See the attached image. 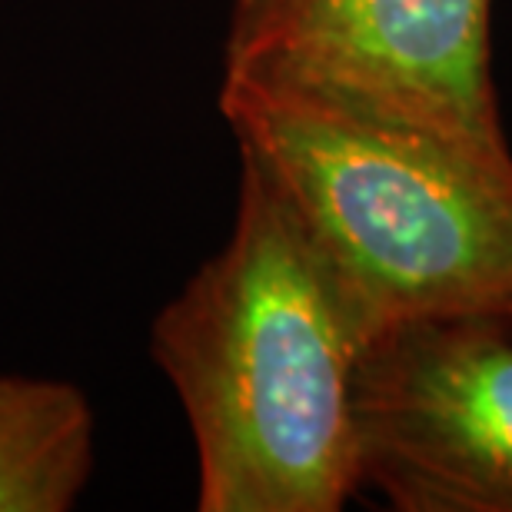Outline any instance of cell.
Segmentation results:
<instances>
[{
    "mask_svg": "<svg viewBox=\"0 0 512 512\" xmlns=\"http://www.w3.org/2000/svg\"><path fill=\"white\" fill-rule=\"evenodd\" d=\"M217 107L373 336L512 306V150L293 77L223 67Z\"/></svg>",
    "mask_w": 512,
    "mask_h": 512,
    "instance_id": "2",
    "label": "cell"
},
{
    "mask_svg": "<svg viewBox=\"0 0 512 512\" xmlns=\"http://www.w3.org/2000/svg\"><path fill=\"white\" fill-rule=\"evenodd\" d=\"M493 0H230L223 67L293 77L459 137L509 143Z\"/></svg>",
    "mask_w": 512,
    "mask_h": 512,
    "instance_id": "4",
    "label": "cell"
},
{
    "mask_svg": "<svg viewBox=\"0 0 512 512\" xmlns=\"http://www.w3.org/2000/svg\"><path fill=\"white\" fill-rule=\"evenodd\" d=\"M94 473L84 389L0 373V512H67Z\"/></svg>",
    "mask_w": 512,
    "mask_h": 512,
    "instance_id": "5",
    "label": "cell"
},
{
    "mask_svg": "<svg viewBox=\"0 0 512 512\" xmlns=\"http://www.w3.org/2000/svg\"><path fill=\"white\" fill-rule=\"evenodd\" d=\"M360 489L399 512H512V306L376 333L356 380Z\"/></svg>",
    "mask_w": 512,
    "mask_h": 512,
    "instance_id": "3",
    "label": "cell"
},
{
    "mask_svg": "<svg viewBox=\"0 0 512 512\" xmlns=\"http://www.w3.org/2000/svg\"><path fill=\"white\" fill-rule=\"evenodd\" d=\"M373 326L253 163L223 247L150 326L187 416L200 512H340L360 493L356 380Z\"/></svg>",
    "mask_w": 512,
    "mask_h": 512,
    "instance_id": "1",
    "label": "cell"
}]
</instances>
